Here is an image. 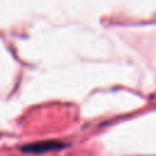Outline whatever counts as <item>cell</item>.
<instances>
[{"label": "cell", "instance_id": "obj_1", "mask_svg": "<svg viewBox=\"0 0 156 156\" xmlns=\"http://www.w3.org/2000/svg\"><path fill=\"white\" fill-rule=\"evenodd\" d=\"M63 146H65V144L61 140H44V141L26 145L22 147V151L29 152V154H41V152H46L50 150H57Z\"/></svg>", "mask_w": 156, "mask_h": 156}]
</instances>
